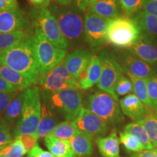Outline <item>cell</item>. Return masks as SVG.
<instances>
[{"label":"cell","instance_id":"6","mask_svg":"<svg viewBox=\"0 0 157 157\" xmlns=\"http://www.w3.org/2000/svg\"><path fill=\"white\" fill-rule=\"evenodd\" d=\"M33 45L40 76L62 61L67 53L66 50L57 48L50 42L38 27H34Z\"/></svg>","mask_w":157,"mask_h":157},{"label":"cell","instance_id":"44","mask_svg":"<svg viewBox=\"0 0 157 157\" xmlns=\"http://www.w3.org/2000/svg\"><path fill=\"white\" fill-rule=\"evenodd\" d=\"M17 88L13 87L8 82H6L3 78L0 76V92H4V93H15L17 92Z\"/></svg>","mask_w":157,"mask_h":157},{"label":"cell","instance_id":"42","mask_svg":"<svg viewBox=\"0 0 157 157\" xmlns=\"http://www.w3.org/2000/svg\"><path fill=\"white\" fill-rule=\"evenodd\" d=\"M29 156L31 157H56L50 151L43 150L39 146H35L30 152L29 153Z\"/></svg>","mask_w":157,"mask_h":157},{"label":"cell","instance_id":"38","mask_svg":"<svg viewBox=\"0 0 157 157\" xmlns=\"http://www.w3.org/2000/svg\"><path fill=\"white\" fill-rule=\"evenodd\" d=\"M15 139H18L21 140L24 146L26 152L29 153L35 146H37V140L39 137L36 134L21 135Z\"/></svg>","mask_w":157,"mask_h":157},{"label":"cell","instance_id":"35","mask_svg":"<svg viewBox=\"0 0 157 157\" xmlns=\"http://www.w3.org/2000/svg\"><path fill=\"white\" fill-rule=\"evenodd\" d=\"M133 91L132 82L126 76L121 75L115 87V93L117 96L126 95Z\"/></svg>","mask_w":157,"mask_h":157},{"label":"cell","instance_id":"40","mask_svg":"<svg viewBox=\"0 0 157 157\" xmlns=\"http://www.w3.org/2000/svg\"><path fill=\"white\" fill-rule=\"evenodd\" d=\"M18 92L15 93H4L0 92V117L5 113L6 109L10 102L13 101ZM1 118V117H0Z\"/></svg>","mask_w":157,"mask_h":157},{"label":"cell","instance_id":"34","mask_svg":"<svg viewBox=\"0 0 157 157\" xmlns=\"http://www.w3.org/2000/svg\"><path fill=\"white\" fill-rule=\"evenodd\" d=\"M121 10L126 16L131 17L143 11L144 0H119Z\"/></svg>","mask_w":157,"mask_h":157},{"label":"cell","instance_id":"33","mask_svg":"<svg viewBox=\"0 0 157 157\" xmlns=\"http://www.w3.org/2000/svg\"><path fill=\"white\" fill-rule=\"evenodd\" d=\"M119 141L122 143L127 151L138 153L144 151L141 143L136 137L127 132H121L119 134Z\"/></svg>","mask_w":157,"mask_h":157},{"label":"cell","instance_id":"25","mask_svg":"<svg viewBox=\"0 0 157 157\" xmlns=\"http://www.w3.org/2000/svg\"><path fill=\"white\" fill-rule=\"evenodd\" d=\"M0 76L18 90H26L31 87V82L13 68L0 63Z\"/></svg>","mask_w":157,"mask_h":157},{"label":"cell","instance_id":"46","mask_svg":"<svg viewBox=\"0 0 157 157\" xmlns=\"http://www.w3.org/2000/svg\"><path fill=\"white\" fill-rule=\"evenodd\" d=\"M34 7H48L50 4V0H29Z\"/></svg>","mask_w":157,"mask_h":157},{"label":"cell","instance_id":"12","mask_svg":"<svg viewBox=\"0 0 157 157\" xmlns=\"http://www.w3.org/2000/svg\"><path fill=\"white\" fill-rule=\"evenodd\" d=\"M31 27L29 15L20 8L0 12V34L28 31Z\"/></svg>","mask_w":157,"mask_h":157},{"label":"cell","instance_id":"5","mask_svg":"<svg viewBox=\"0 0 157 157\" xmlns=\"http://www.w3.org/2000/svg\"><path fill=\"white\" fill-rule=\"evenodd\" d=\"M143 36L136 19L119 16L111 19L108 25V42L118 48H128Z\"/></svg>","mask_w":157,"mask_h":157},{"label":"cell","instance_id":"13","mask_svg":"<svg viewBox=\"0 0 157 157\" xmlns=\"http://www.w3.org/2000/svg\"><path fill=\"white\" fill-rule=\"evenodd\" d=\"M73 121L78 131L93 137L103 136L108 132L107 123L84 107Z\"/></svg>","mask_w":157,"mask_h":157},{"label":"cell","instance_id":"2","mask_svg":"<svg viewBox=\"0 0 157 157\" xmlns=\"http://www.w3.org/2000/svg\"><path fill=\"white\" fill-rule=\"evenodd\" d=\"M49 10L58 21L62 34L68 44H79L84 36V20L79 10L74 7L52 3Z\"/></svg>","mask_w":157,"mask_h":157},{"label":"cell","instance_id":"27","mask_svg":"<svg viewBox=\"0 0 157 157\" xmlns=\"http://www.w3.org/2000/svg\"><path fill=\"white\" fill-rule=\"evenodd\" d=\"M135 18L140 25L143 33L157 38V17L142 11Z\"/></svg>","mask_w":157,"mask_h":157},{"label":"cell","instance_id":"45","mask_svg":"<svg viewBox=\"0 0 157 157\" xmlns=\"http://www.w3.org/2000/svg\"><path fill=\"white\" fill-rule=\"evenodd\" d=\"M156 148H154L151 150L142 151L135 154L132 157H154L156 153Z\"/></svg>","mask_w":157,"mask_h":157},{"label":"cell","instance_id":"11","mask_svg":"<svg viewBox=\"0 0 157 157\" xmlns=\"http://www.w3.org/2000/svg\"><path fill=\"white\" fill-rule=\"evenodd\" d=\"M111 19L86 13L84 19V31L86 42L92 50L100 48L108 42L107 29Z\"/></svg>","mask_w":157,"mask_h":157},{"label":"cell","instance_id":"9","mask_svg":"<svg viewBox=\"0 0 157 157\" xmlns=\"http://www.w3.org/2000/svg\"><path fill=\"white\" fill-rule=\"evenodd\" d=\"M39 82L42 91L46 93L80 89L78 81L66 69L63 60L46 74L40 76Z\"/></svg>","mask_w":157,"mask_h":157},{"label":"cell","instance_id":"36","mask_svg":"<svg viewBox=\"0 0 157 157\" xmlns=\"http://www.w3.org/2000/svg\"><path fill=\"white\" fill-rule=\"evenodd\" d=\"M147 89L151 109H155L157 104V74L146 78Z\"/></svg>","mask_w":157,"mask_h":157},{"label":"cell","instance_id":"22","mask_svg":"<svg viewBox=\"0 0 157 157\" xmlns=\"http://www.w3.org/2000/svg\"><path fill=\"white\" fill-rule=\"evenodd\" d=\"M93 137L86 133L78 132L69 140L76 156L89 157L93 152Z\"/></svg>","mask_w":157,"mask_h":157},{"label":"cell","instance_id":"51","mask_svg":"<svg viewBox=\"0 0 157 157\" xmlns=\"http://www.w3.org/2000/svg\"><path fill=\"white\" fill-rule=\"evenodd\" d=\"M54 1H56V0H50V2H54Z\"/></svg>","mask_w":157,"mask_h":157},{"label":"cell","instance_id":"31","mask_svg":"<svg viewBox=\"0 0 157 157\" xmlns=\"http://www.w3.org/2000/svg\"><path fill=\"white\" fill-rule=\"evenodd\" d=\"M146 129L154 148H157V115L150 113L137 121Z\"/></svg>","mask_w":157,"mask_h":157},{"label":"cell","instance_id":"7","mask_svg":"<svg viewBox=\"0 0 157 157\" xmlns=\"http://www.w3.org/2000/svg\"><path fill=\"white\" fill-rule=\"evenodd\" d=\"M29 17L32 25L40 29L47 39L55 46L62 50H67L68 44L62 34L58 21L48 7H31Z\"/></svg>","mask_w":157,"mask_h":157},{"label":"cell","instance_id":"1","mask_svg":"<svg viewBox=\"0 0 157 157\" xmlns=\"http://www.w3.org/2000/svg\"><path fill=\"white\" fill-rule=\"evenodd\" d=\"M0 63L22 74L32 85L38 84L40 74L33 45V35L24 42L0 52Z\"/></svg>","mask_w":157,"mask_h":157},{"label":"cell","instance_id":"3","mask_svg":"<svg viewBox=\"0 0 157 157\" xmlns=\"http://www.w3.org/2000/svg\"><path fill=\"white\" fill-rule=\"evenodd\" d=\"M41 94L43 103L66 121H74L83 108L82 95L78 90H64L52 93L41 91Z\"/></svg>","mask_w":157,"mask_h":157},{"label":"cell","instance_id":"17","mask_svg":"<svg viewBox=\"0 0 157 157\" xmlns=\"http://www.w3.org/2000/svg\"><path fill=\"white\" fill-rule=\"evenodd\" d=\"M121 112L135 121L142 119L146 116L144 104L135 94L125 96L119 101Z\"/></svg>","mask_w":157,"mask_h":157},{"label":"cell","instance_id":"48","mask_svg":"<svg viewBox=\"0 0 157 157\" xmlns=\"http://www.w3.org/2000/svg\"><path fill=\"white\" fill-rule=\"evenodd\" d=\"M155 111H156V114L157 115V104H156V107H155Z\"/></svg>","mask_w":157,"mask_h":157},{"label":"cell","instance_id":"23","mask_svg":"<svg viewBox=\"0 0 157 157\" xmlns=\"http://www.w3.org/2000/svg\"><path fill=\"white\" fill-rule=\"evenodd\" d=\"M47 148L56 157H76L69 140L58 139L52 135L44 138Z\"/></svg>","mask_w":157,"mask_h":157},{"label":"cell","instance_id":"52","mask_svg":"<svg viewBox=\"0 0 157 157\" xmlns=\"http://www.w3.org/2000/svg\"><path fill=\"white\" fill-rule=\"evenodd\" d=\"M29 157H31V156H29Z\"/></svg>","mask_w":157,"mask_h":157},{"label":"cell","instance_id":"50","mask_svg":"<svg viewBox=\"0 0 157 157\" xmlns=\"http://www.w3.org/2000/svg\"><path fill=\"white\" fill-rule=\"evenodd\" d=\"M0 157H6V156H4V155H2V154H0Z\"/></svg>","mask_w":157,"mask_h":157},{"label":"cell","instance_id":"26","mask_svg":"<svg viewBox=\"0 0 157 157\" xmlns=\"http://www.w3.org/2000/svg\"><path fill=\"white\" fill-rule=\"evenodd\" d=\"M34 31L29 29L25 31H17L8 34H0V52L13 48L15 45L24 42L29 36L34 34Z\"/></svg>","mask_w":157,"mask_h":157},{"label":"cell","instance_id":"28","mask_svg":"<svg viewBox=\"0 0 157 157\" xmlns=\"http://www.w3.org/2000/svg\"><path fill=\"white\" fill-rule=\"evenodd\" d=\"M124 131L130 133V134L136 137L141 143L144 150H151V149L154 148L148 134H147L146 129L137 121L128 124L125 126Z\"/></svg>","mask_w":157,"mask_h":157},{"label":"cell","instance_id":"29","mask_svg":"<svg viewBox=\"0 0 157 157\" xmlns=\"http://www.w3.org/2000/svg\"><path fill=\"white\" fill-rule=\"evenodd\" d=\"M129 76L133 84V92L140 101L145 105L151 109L150 101H149L148 89H147V81L146 78H137L136 76L132 75L129 73H126Z\"/></svg>","mask_w":157,"mask_h":157},{"label":"cell","instance_id":"4","mask_svg":"<svg viewBox=\"0 0 157 157\" xmlns=\"http://www.w3.org/2000/svg\"><path fill=\"white\" fill-rule=\"evenodd\" d=\"M42 115L40 90L33 86L25 90L24 104L21 117L13 134L15 138L21 135L36 134Z\"/></svg>","mask_w":157,"mask_h":157},{"label":"cell","instance_id":"30","mask_svg":"<svg viewBox=\"0 0 157 157\" xmlns=\"http://www.w3.org/2000/svg\"><path fill=\"white\" fill-rule=\"evenodd\" d=\"M77 132L73 121H65L59 123L50 135L60 140H70Z\"/></svg>","mask_w":157,"mask_h":157},{"label":"cell","instance_id":"47","mask_svg":"<svg viewBox=\"0 0 157 157\" xmlns=\"http://www.w3.org/2000/svg\"><path fill=\"white\" fill-rule=\"evenodd\" d=\"M96 1H97V0H89V2H90V5H93V4L95 3Z\"/></svg>","mask_w":157,"mask_h":157},{"label":"cell","instance_id":"49","mask_svg":"<svg viewBox=\"0 0 157 157\" xmlns=\"http://www.w3.org/2000/svg\"><path fill=\"white\" fill-rule=\"evenodd\" d=\"M156 149H157V148H156ZM154 157H157V150H156V154H155Z\"/></svg>","mask_w":157,"mask_h":157},{"label":"cell","instance_id":"16","mask_svg":"<svg viewBox=\"0 0 157 157\" xmlns=\"http://www.w3.org/2000/svg\"><path fill=\"white\" fill-rule=\"evenodd\" d=\"M127 49L131 54L155 67L157 66V46L143 36Z\"/></svg>","mask_w":157,"mask_h":157},{"label":"cell","instance_id":"37","mask_svg":"<svg viewBox=\"0 0 157 157\" xmlns=\"http://www.w3.org/2000/svg\"><path fill=\"white\" fill-rule=\"evenodd\" d=\"M13 138L10 131V125L4 118H0V147L10 144Z\"/></svg>","mask_w":157,"mask_h":157},{"label":"cell","instance_id":"41","mask_svg":"<svg viewBox=\"0 0 157 157\" xmlns=\"http://www.w3.org/2000/svg\"><path fill=\"white\" fill-rule=\"evenodd\" d=\"M143 11L157 17V0H144Z\"/></svg>","mask_w":157,"mask_h":157},{"label":"cell","instance_id":"19","mask_svg":"<svg viewBox=\"0 0 157 157\" xmlns=\"http://www.w3.org/2000/svg\"><path fill=\"white\" fill-rule=\"evenodd\" d=\"M119 0H97L88 7V13L109 19L119 17Z\"/></svg>","mask_w":157,"mask_h":157},{"label":"cell","instance_id":"21","mask_svg":"<svg viewBox=\"0 0 157 157\" xmlns=\"http://www.w3.org/2000/svg\"><path fill=\"white\" fill-rule=\"evenodd\" d=\"M96 144L103 157H121L119 154V138L116 130H113L107 137H98Z\"/></svg>","mask_w":157,"mask_h":157},{"label":"cell","instance_id":"8","mask_svg":"<svg viewBox=\"0 0 157 157\" xmlns=\"http://www.w3.org/2000/svg\"><path fill=\"white\" fill-rule=\"evenodd\" d=\"M87 109L106 123L117 124L124 119L119 101L104 91L88 96Z\"/></svg>","mask_w":157,"mask_h":157},{"label":"cell","instance_id":"15","mask_svg":"<svg viewBox=\"0 0 157 157\" xmlns=\"http://www.w3.org/2000/svg\"><path fill=\"white\" fill-rule=\"evenodd\" d=\"M122 66L125 73L140 78H147L156 74L155 66L145 62L134 55L125 53L122 57Z\"/></svg>","mask_w":157,"mask_h":157},{"label":"cell","instance_id":"24","mask_svg":"<svg viewBox=\"0 0 157 157\" xmlns=\"http://www.w3.org/2000/svg\"><path fill=\"white\" fill-rule=\"evenodd\" d=\"M25 90H20L4 113V119L9 125H16L20 120L24 104Z\"/></svg>","mask_w":157,"mask_h":157},{"label":"cell","instance_id":"18","mask_svg":"<svg viewBox=\"0 0 157 157\" xmlns=\"http://www.w3.org/2000/svg\"><path fill=\"white\" fill-rule=\"evenodd\" d=\"M102 66L101 60L97 56H93L87 68L78 80L80 89L88 90L98 83L101 78Z\"/></svg>","mask_w":157,"mask_h":157},{"label":"cell","instance_id":"14","mask_svg":"<svg viewBox=\"0 0 157 157\" xmlns=\"http://www.w3.org/2000/svg\"><path fill=\"white\" fill-rule=\"evenodd\" d=\"M92 56L91 52L87 49H76L63 59L65 66L68 72L78 81L87 68Z\"/></svg>","mask_w":157,"mask_h":157},{"label":"cell","instance_id":"10","mask_svg":"<svg viewBox=\"0 0 157 157\" xmlns=\"http://www.w3.org/2000/svg\"><path fill=\"white\" fill-rule=\"evenodd\" d=\"M98 57L101 60L102 72L101 78L97 84L98 87L119 101L118 96L115 93V87L118 80L123 74V68L111 52L103 51Z\"/></svg>","mask_w":157,"mask_h":157},{"label":"cell","instance_id":"20","mask_svg":"<svg viewBox=\"0 0 157 157\" xmlns=\"http://www.w3.org/2000/svg\"><path fill=\"white\" fill-rule=\"evenodd\" d=\"M58 124V120L53 111L43 103L42 115L36 132L37 136L39 138H45L53 132Z\"/></svg>","mask_w":157,"mask_h":157},{"label":"cell","instance_id":"32","mask_svg":"<svg viewBox=\"0 0 157 157\" xmlns=\"http://www.w3.org/2000/svg\"><path fill=\"white\" fill-rule=\"evenodd\" d=\"M26 153L24 146L18 139H15L10 144L0 147V154L6 157H22Z\"/></svg>","mask_w":157,"mask_h":157},{"label":"cell","instance_id":"39","mask_svg":"<svg viewBox=\"0 0 157 157\" xmlns=\"http://www.w3.org/2000/svg\"><path fill=\"white\" fill-rule=\"evenodd\" d=\"M57 3L63 6L74 7L84 13L90 6L89 0H56Z\"/></svg>","mask_w":157,"mask_h":157},{"label":"cell","instance_id":"43","mask_svg":"<svg viewBox=\"0 0 157 157\" xmlns=\"http://www.w3.org/2000/svg\"><path fill=\"white\" fill-rule=\"evenodd\" d=\"M19 8L17 0H0V12Z\"/></svg>","mask_w":157,"mask_h":157}]
</instances>
